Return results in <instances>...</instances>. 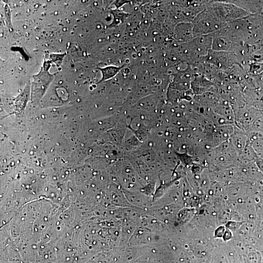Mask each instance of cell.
Instances as JSON below:
<instances>
[{"instance_id":"obj_1","label":"cell","mask_w":263,"mask_h":263,"mask_svg":"<svg viewBox=\"0 0 263 263\" xmlns=\"http://www.w3.org/2000/svg\"><path fill=\"white\" fill-rule=\"evenodd\" d=\"M123 67L112 65L103 68H98L102 74V78L99 82H100L113 78L119 72Z\"/></svg>"}]
</instances>
